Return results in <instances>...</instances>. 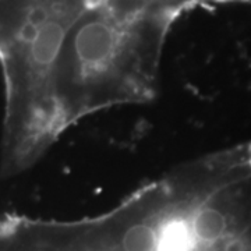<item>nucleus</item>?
Listing matches in <instances>:
<instances>
[{"instance_id":"obj_2","label":"nucleus","mask_w":251,"mask_h":251,"mask_svg":"<svg viewBox=\"0 0 251 251\" xmlns=\"http://www.w3.org/2000/svg\"><path fill=\"white\" fill-rule=\"evenodd\" d=\"M155 1L163 6L165 9L171 10L176 16H179L183 10L188 9L194 4L206 3V1H226V0H155Z\"/></svg>"},{"instance_id":"obj_1","label":"nucleus","mask_w":251,"mask_h":251,"mask_svg":"<svg viewBox=\"0 0 251 251\" xmlns=\"http://www.w3.org/2000/svg\"><path fill=\"white\" fill-rule=\"evenodd\" d=\"M176 17L155 0H92L57 63L54 91L63 128L97 110L152 98Z\"/></svg>"}]
</instances>
